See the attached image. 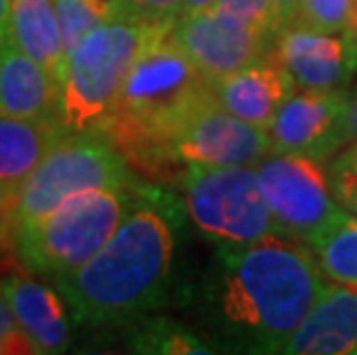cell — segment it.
Listing matches in <instances>:
<instances>
[{
	"mask_svg": "<svg viewBox=\"0 0 357 355\" xmlns=\"http://www.w3.org/2000/svg\"><path fill=\"white\" fill-rule=\"evenodd\" d=\"M309 245L277 233L219 249L217 316L231 335L279 353L328 289Z\"/></svg>",
	"mask_w": 357,
	"mask_h": 355,
	"instance_id": "1",
	"label": "cell"
},
{
	"mask_svg": "<svg viewBox=\"0 0 357 355\" xmlns=\"http://www.w3.org/2000/svg\"><path fill=\"white\" fill-rule=\"evenodd\" d=\"M173 231L150 203H134L93 259L56 277L77 323L120 326L150 312L164 296L173 261Z\"/></svg>",
	"mask_w": 357,
	"mask_h": 355,
	"instance_id": "2",
	"label": "cell"
},
{
	"mask_svg": "<svg viewBox=\"0 0 357 355\" xmlns=\"http://www.w3.org/2000/svg\"><path fill=\"white\" fill-rule=\"evenodd\" d=\"M215 97V83L192 63L171 30L148 44L125 83L104 134L127 162L150 176H171V143Z\"/></svg>",
	"mask_w": 357,
	"mask_h": 355,
	"instance_id": "3",
	"label": "cell"
},
{
	"mask_svg": "<svg viewBox=\"0 0 357 355\" xmlns=\"http://www.w3.org/2000/svg\"><path fill=\"white\" fill-rule=\"evenodd\" d=\"M169 30L173 26L109 19L90 33L72 54L60 90L63 132H102L141 54L150 42Z\"/></svg>",
	"mask_w": 357,
	"mask_h": 355,
	"instance_id": "4",
	"label": "cell"
},
{
	"mask_svg": "<svg viewBox=\"0 0 357 355\" xmlns=\"http://www.w3.org/2000/svg\"><path fill=\"white\" fill-rule=\"evenodd\" d=\"M129 190H90L70 196L44 217L14 231L21 263L53 279L70 275L100 252L132 210Z\"/></svg>",
	"mask_w": 357,
	"mask_h": 355,
	"instance_id": "5",
	"label": "cell"
},
{
	"mask_svg": "<svg viewBox=\"0 0 357 355\" xmlns=\"http://www.w3.org/2000/svg\"><path fill=\"white\" fill-rule=\"evenodd\" d=\"M132 180L127 160L104 132L65 134L21 183L14 231L51 213L70 196L90 190H129Z\"/></svg>",
	"mask_w": 357,
	"mask_h": 355,
	"instance_id": "6",
	"label": "cell"
},
{
	"mask_svg": "<svg viewBox=\"0 0 357 355\" xmlns=\"http://www.w3.org/2000/svg\"><path fill=\"white\" fill-rule=\"evenodd\" d=\"M180 187L189 217L212 240L242 245L275 233L254 166L189 164L180 173Z\"/></svg>",
	"mask_w": 357,
	"mask_h": 355,
	"instance_id": "7",
	"label": "cell"
},
{
	"mask_svg": "<svg viewBox=\"0 0 357 355\" xmlns=\"http://www.w3.org/2000/svg\"><path fill=\"white\" fill-rule=\"evenodd\" d=\"M256 171L277 236L314 247L351 215L334 199L323 160L300 153H270L256 164Z\"/></svg>",
	"mask_w": 357,
	"mask_h": 355,
	"instance_id": "8",
	"label": "cell"
},
{
	"mask_svg": "<svg viewBox=\"0 0 357 355\" xmlns=\"http://www.w3.org/2000/svg\"><path fill=\"white\" fill-rule=\"evenodd\" d=\"M270 153L268 130L226 111L217 100L196 111L171 143L173 160L185 166H256Z\"/></svg>",
	"mask_w": 357,
	"mask_h": 355,
	"instance_id": "9",
	"label": "cell"
},
{
	"mask_svg": "<svg viewBox=\"0 0 357 355\" xmlns=\"http://www.w3.org/2000/svg\"><path fill=\"white\" fill-rule=\"evenodd\" d=\"M348 111L351 100L341 88L293 93L268 130L272 153L332 157L348 143Z\"/></svg>",
	"mask_w": 357,
	"mask_h": 355,
	"instance_id": "10",
	"label": "cell"
},
{
	"mask_svg": "<svg viewBox=\"0 0 357 355\" xmlns=\"http://www.w3.org/2000/svg\"><path fill=\"white\" fill-rule=\"evenodd\" d=\"M171 35L212 83L265 58L272 47L270 35L215 10L180 17Z\"/></svg>",
	"mask_w": 357,
	"mask_h": 355,
	"instance_id": "11",
	"label": "cell"
},
{
	"mask_svg": "<svg viewBox=\"0 0 357 355\" xmlns=\"http://www.w3.org/2000/svg\"><path fill=\"white\" fill-rule=\"evenodd\" d=\"M300 90H339L357 72V42L351 33H323L293 21L279 30L268 51Z\"/></svg>",
	"mask_w": 357,
	"mask_h": 355,
	"instance_id": "12",
	"label": "cell"
},
{
	"mask_svg": "<svg viewBox=\"0 0 357 355\" xmlns=\"http://www.w3.org/2000/svg\"><path fill=\"white\" fill-rule=\"evenodd\" d=\"M279 353L357 355V286L330 284Z\"/></svg>",
	"mask_w": 357,
	"mask_h": 355,
	"instance_id": "13",
	"label": "cell"
},
{
	"mask_svg": "<svg viewBox=\"0 0 357 355\" xmlns=\"http://www.w3.org/2000/svg\"><path fill=\"white\" fill-rule=\"evenodd\" d=\"M0 116L60 127V83L10 37L0 44Z\"/></svg>",
	"mask_w": 357,
	"mask_h": 355,
	"instance_id": "14",
	"label": "cell"
},
{
	"mask_svg": "<svg viewBox=\"0 0 357 355\" xmlns=\"http://www.w3.org/2000/svg\"><path fill=\"white\" fill-rule=\"evenodd\" d=\"M295 81L272 56L215 81V97L226 111L270 130L277 111L295 93Z\"/></svg>",
	"mask_w": 357,
	"mask_h": 355,
	"instance_id": "15",
	"label": "cell"
},
{
	"mask_svg": "<svg viewBox=\"0 0 357 355\" xmlns=\"http://www.w3.org/2000/svg\"><path fill=\"white\" fill-rule=\"evenodd\" d=\"M0 293L12 305L35 353H60L67 349L70 323L65 302L56 291L26 275H7L0 279Z\"/></svg>",
	"mask_w": 357,
	"mask_h": 355,
	"instance_id": "16",
	"label": "cell"
},
{
	"mask_svg": "<svg viewBox=\"0 0 357 355\" xmlns=\"http://www.w3.org/2000/svg\"><path fill=\"white\" fill-rule=\"evenodd\" d=\"M10 40L24 54L37 60L63 90L70 70V56L60 33L53 0H12Z\"/></svg>",
	"mask_w": 357,
	"mask_h": 355,
	"instance_id": "17",
	"label": "cell"
},
{
	"mask_svg": "<svg viewBox=\"0 0 357 355\" xmlns=\"http://www.w3.org/2000/svg\"><path fill=\"white\" fill-rule=\"evenodd\" d=\"M60 137L63 127L53 123L0 116V183L21 187Z\"/></svg>",
	"mask_w": 357,
	"mask_h": 355,
	"instance_id": "18",
	"label": "cell"
},
{
	"mask_svg": "<svg viewBox=\"0 0 357 355\" xmlns=\"http://www.w3.org/2000/svg\"><path fill=\"white\" fill-rule=\"evenodd\" d=\"M323 275L357 286V217L348 215L311 247Z\"/></svg>",
	"mask_w": 357,
	"mask_h": 355,
	"instance_id": "19",
	"label": "cell"
},
{
	"mask_svg": "<svg viewBox=\"0 0 357 355\" xmlns=\"http://www.w3.org/2000/svg\"><path fill=\"white\" fill-rule=\"evenodd\" d=\"M53 5L70 58L90 33L111 19V0H53Z\"/></svg>",
	"mask_w": 357,
	"mask_h": 355,
	"instance_id": "20",
	"label": "cell"
},
{
	"mask_svg": "<svg viewBox=\"0 0 357 355\" xmlns=\"http://www.w3.org/2000/svg\"><path fill=\"white\" fill-rule=\"evenodd\" d=\"M134 349L146 353H208L194 335L166 321H155L141 328L139 337L134 339Z\"/></svg>",
	"mask_w": 357,
	"mask_h": 355,
	"instance_id": "21",
	"label": "cell"
},
{
	"mask_svg": "<svg viewBox=\"0 0 357 355\" xmlns=\"http://www.w3.org/2000/svg\"><path fill=\"white\" fill-rule=\"evenodd\" d=\"M185 0H111V19H132L153 26H176Z\"/></svg>",
	"mask_w": 357,
	"mask_h": 355,
	"instance_id": "22",
	"label": "cell"
},
{
	"mask_svg": "<svg viewBox=\"0 0 357 355\" xmlns=\"http://www.w3.org/2000/svg\"><path fill=\"white\" fill-rule=\"evenodd\" d=\"M353 7L355 0H302L295 21L323 33H346Z\"/></svg>",
	"mask_w": 357,
	"mask_h": 355,
	"instance_id": "23",
	"label": "cell"
},
{
	"mask_svg": "<svg viewBox=\"0 0 357 355\" xmlns=\"http://www.w3.org/2000/svg\"><path fill=\"white\" fill-rule=\"evenodd\" d=\"M330 185L334 199L357 217V141L334 155L330 164Z\"/></svg>",
	"mask_w": 357,
	"mask_h": 355,
	"instance_id": "24",
	"label": "cell"
},
{
	"mask_svg": "<svg viewBox=\"0 0 357 355\" xmlns=\"http://www.w3.org/2000/svg\"><path fill=\"white\" fill-rule=\"evenodd\" d=\"M215 12L233 21L252 26L275 40V0H217Z\"/></svg>",
	"mask_w": 357,
	"mask_h": 355,
	"instance_id": "25",
	"label": "cell"
},
{
	"mask_svg": "<svg viewBox=\"0 0 357 355\" xmlns=\"http://www.w3.org/2000/svg\"><path fill=\"white\" fill-rule=\"evenodd\" d=\"M35 353L33 342L21 328V323L14 314L12 305L0 293V355H21Z\"/></svg>",
	"mask_w": 357,
	"mask_h": 355,
	"instance_id": "26",
	"label": "cell"
},
{
	"mask_svg": "<svg viewBox=\"0 0 357 355\" xmlns=\"http://www.w3.org/2000/svg\"><path fill=\"white\" fill-rule=\"evenodd\" d=\"M19 206V185L0 183V247L14 240V217Z\"/></svg>",
	"mask_w": 357,
	"mask_h": 355,
	"instance_id": "27",
	"label": "cell"
},
{
	"mask_svg": "<svg viewBox=\"0 0 357 355\" xmlns=\"http://www.w3.org/2000/svg\"><path fill=\"white\" fill-rule=\"evenodd\" d=\"M300 3H302V0H275V26H277V33L284 26L293 24V21L298 19Z\"/></svg>",
	"mask_w": 357,
	"mask_h": 355,
	"instance_id": "28",
	"label": "cell"
},
{
	"mask_svg": "<svg viewBox=\"0 0 357 355\" xmlns=\"http://www.w3.org/2000/svg\"><path fill=\"white\" fill-rule=\"evenodd\" d=\"M217 0H185L182 5V17H189V14H199V12H210L215 10Z\"/></svg>",
	"mask_w": 357,
	"mask_h": 355,
	"instance_id": "29",
	"label": "cell"
},
{
	"mask_svg": "<svg viewBox=\"0 0 357 355\" xmlns=\"http://www.w3.org/2000/svg\"><path fill=\"white\" fill-rule=\"evenodd\" d=\"M10 14H12V0H0V44L10 37Z\"/></svg>",
	"mask_w": 357,
	"mask_h": 355,
	"instance_id": "30",
	"label": "cell"
},
{
	"mask_svg": "<svg viewBox=\"0 0 357 355\" xmlns=\"http://www.w3.org/2000/svg\"><path fill=\"white\" fill-rule=\"evenodd\" d=\"M357 141V97L351 102V111H348V143Z\"/></svg>",
	"mask_w": 357,
	"mask_h": 355,
	"instance_id": "31",
	"label": "cell"
},
{
	"mask_svg": "<svg viewBox=\"0 0 357 355\" xmlns=\"http://www.w3.org/2000/svg\"><path fill=\"white\" fill-rule=\"evenodd\" d=\"M348 33L357 42V0H355V7H353V14H351V24H348Z\"/></svg>",
	"mask_w": 357,
	"mask_h": 355,
	"instance_id": "32",
	"label": "cell"
}]
</instances>
